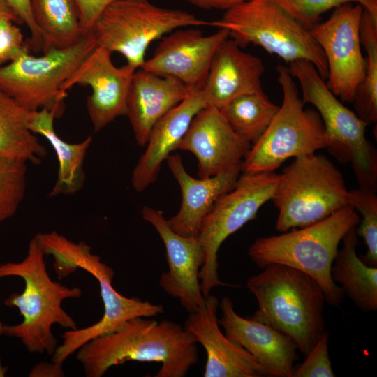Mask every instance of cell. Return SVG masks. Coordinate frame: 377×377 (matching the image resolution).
Instances as JSON below:
<instances>
[{"label": "cell", "mask_w": 377, "mask_h": 377, "mask_svg": "<svg viewBox=\"0 0 377 377\" xmlns=\"http://www.w3.org/2000/svg\"><path fill=\"white\" fill-rule=\"evenodd\" d=\"M210 26V22L149 0H115L98 16L90 32L97 46L122 54L126 64L140 68L149 45L180 28Z\"/></svg>", "instance_id": "30bf717a"}, {"label": "cell", "mask_w": 377, "mask_h": 377, "mask_svg": "<svg viewBox=\"0 0 377 377\" xmlns=\"http://www.w3.org/2000/svg\"><path fill=\"white\" fill-rule=\"evenodd\" d=\"M218 306V298L208 295L198 311L189 313L184 326L205 350L207 362L203 376H269L246 350L221 332L217 318Z\"/></svg>", "instance_id": "ac0fdd59"}, {"label": "cell", "mask_w": 377, "mask_h": 377, "mask_svg": "<svg viewBox=\"0 0 377 377\" xmlns=\"http://www.w3.org/2000/svg\"><path fill=\"white\" fill-rule=\"evenodd\" d=\"M112 54L97 46L61 85L66 92L76 84L91 87L87 109L95 133L118 117L126 116L130 85L138 69L128 64L117 67Z\"/></svg>", "instance_id": "5bb4252c"}, {"label": "cell", "mask_w": 377, "mask_h": 377, "mask_svg": "<svg viewBox=\"0 0 377 377\" xmlns=\"http://www.w3.org/2000/svg\"><path fill=\"white\" fill-rule=\"evenodd\" d=\"M45 256L34 237L22 260L0 264V279L15 276L24 283L21 293H13L4 301L6 306L19 310L22 320L15 325L3 324V335L19 339L29 353L52 356L58 346L53 325H59L66 330L77 328L76 321L64 310L62 303L66 299L82 297V290L54 281L47 272Z\"/></svg>", "instance_id": "7a4b0ae2"}, {"label": "cell", "mask_w": 377, "mask_h": 377, "mask_svg": "<svg viewBox=\"0 0 377 377\" xmlns=\"http://www.w3.org/2000/svg\"><path fill=\"white\" fill-rule=\"evenodd\" d=\"M43 248L47 255L53 256L54 267L59 278L68 276L79 268L92 275L98 282L104 307L103 316L96 323L80 329L66 330L61 335L62 343L52 355V361L64 364L83 344L117 330L126 321L139 316L151 318L164 312L162 305L119 293L112 286L114 270L93 253L85 242H75L54 231L45 237Z\"/></svg>", "instance_id": "5b68a950"}, {"label": "cell", "mask_w": 377, "mask_h": 377, "mask_svg": "<svg viewBox=\"0 0 377 377\" xmlns=\"http://www.w3.org/2000/svg\"><path fill=\"white\" fill-rule=\"evenodd\" d=\"M142 218L150 223L164 243L168 271L159 280L162 289L178 298L188 312L200 309L205 302L199 279L205 255L197 237H188L172 230L161 210L145 206Z\"/></svg>", "instance_id": "2e32d148"}, {"label": "cell", "mask_w": 377, "mask_h": 377, "mask_svg": "<svg viewBox=\"0 0 377 377\" xmlns=\"http://www.w3.org/2000/svg\"><path fill=\"white\" fill-rule=\"evenodd\" d=\"M220 308L219 323L230 340L246 350L269 376L293 377L297 348L288 337L251 318L240 316L228 297H223Z\"/></svg>", "instance_id": "d6986e66"}, {"label": "cell", "mask_w": 377, "mask_h": 377, "mask_svg": "<svg viewBox=\"0 0 377 377\" xmlns=\"http://www.w3.org/2000/svg\"><path fill=\"white\" fill-rule=\"evenodd\" d=\"M206 106L201 89H192L155 124L146 150L132 172L131 184L136 191L145 190L156 181L163 161L177 149L193 117Z\"/></svg>", "instance_id": "7402d4cb"}, {"label": "cell", "mask_w": 377, "mask_h": 377, "mask_svg": "<svg viewBox=\"0 0 377 377\" xmlns=\"http://www.w3.org/2000/svg\"><path fill=\"white\" fill-rule=\"evenodd\" d=\"M251 147L233 131L220 109L206 106L193 117L177 149L193 153L199 177L207 178L242 165Z\"/></svg>", "instance_id": "e0dca14e"}, {"label": "cell", "mask_w": 377, "mask_h": 377, "mask_svg": "<svg viewBox=\"0 0 377 377\" xmlns=\"http://www.w3.org/2000/svg\"><path fill=\"white\" fill-rule=\"evenodd\" d=\"M302 89V101L317 110L327 137V151L339 162L350 163L360 188L376 191L377 156L367 140L368 125L329 89L313 64L298 60L288 67Z\"/></svg>", "instance_id": "ba28073f"}, {"label": "cell", "mask_w": 377, "mask_h": 377, "mask_svg": "<svg viewBox=\"0 0 377 377\" xmlns=\"http://www.w3.org/2000/svg\"><path fill=\"white\" fill-rule=\"evenodd\" d=\"M15 14L21 23H24L30 32L29 47L34 52L43 50V40L36 26L30 7V0H2Z\"/></svg>", "instance_id": "e575fe53"}, {"label": "cell", "mask_w": 377, "mask_h": 377, "mask_svg": "<svg viewBox=\"0 0 377 377\" xmlns=\"http://www.w3.org/2000/svg\"><path fill=\"white\" fill-rule=\"evenodd\" d=\"M359 221L357 212L347 205L315 223L258 238L249 246L248 254L262 269L279 264L307 274L323 288L326 302L339 307L344 292L332 280L331 267L340 242Z\"/></svg>", "instance_id": "277c9868"}, {"label": "cell", "mask_w": 377, "mask_h": 377, "mask_svg": "<svg viewBox=\"0 0 377 377\" xmlns=\"http://www.w3.org/2000/svg\"><path fill=\"white\" fill-rule=\"evenodd\" d=\"M283 101L272 122L251 145L242 172H271L287 159L326 149L327 137L317 111L304 110L298 88L287 66H277Z\"/></svg>", "instance_id": "9c48e42d"}, {"label": "cell", "mask_w": 377, "mask_h": 377, "mask_svg": "<svg viewBox=\"0 0 377 377\" xmlns=\"http://www.w3.org/2000/svg\"><path fill=\"white\" fill-rule=\"evenodd\" d=\"M246 287L258 309L251 318L288 337L304 355L325 332V296L319 283L295 268L270 264L250 277Z\"/></svg>", "instance_id": "3957f363"}, {"label": "cell", "mask_w": 377, "mask_h": 377, "mask_svg": "<svg viewBox=\"0 0 377 377\" xmlns=\"http://www.w3.org/2000/svg\"><path fill=\"white\" fill-rule=\"evenodd\" d=\"M3 324L0 321V336L3 335Z\"/></svg>", "instance_id": "ab89813d"}, {"label": "cell", "mask_w": 377, "mask_h": 377, "mask_svg": "<svg viewBox=\"0 0 377 377\" xmlns=\"http://www.w3.org/2000/svg\"><path fill=\"white\" fill-rule=\"evenodd\" d=\"M61 112L58 108L31 111L29 121L31 132L43 136L57 158V178L50 197L75 194L82 188L85 180L84 161L92 141L91 136L78 143H70L61 138L55 131L54 121Z\"/></svg>", "instance_id": "cb8c5ba5"}, {"label": "cell", "mask_w": 377, "mask_h": 377, "mask_svg": "<svg viewBox=\"0 0 377 377\" xmlns=\"http://www.w3.org/2000/svg\"><path fill=\"white\" fill-rule=\"evenodd\" d=\"M228 38L224 29L208 36L197 29H177L161 38L152 57L140 68L201 89L217 47Z\"/></svg>", "instance_id": "9a60e30c"}, {"label": "cell", "mask_w": 377, "mask_h": 377, "mask_svg": "<svg viewBox=\"0 0 377 377\" xmlns=\"http://www.w3.org/2000/svg\"><path fill=\"white\" fill-rule=\"evenodd\" d=\"M279 110L263 89L240 96L220 109L233 131L251 145L264 133Z\"/></svg>", "instance_id": "83f0119b"}, {"label": "cell", "mask_w": 377, "mask_h": 377, "mask_svg": "<svg viewBox=\"0 0 377 377\" xmlns=\"http://www.w3.org/2000/svg\"><path fill=\"white\" fill-rule=\"evenodd\" d=\"M166 160L182 196L180 209L168 219V224L179 235L197 237L214 203L235 186L242 165L210 177L195 179L187 173L179 154L170 155Z\"/></svg>", "instance_id": "44dd1931"}, {"label": "cell", "mask_w": 377, "mask_h": 377, "mask_svg": "<svg viewBox=\"0 0 377 377\" xmlns=\"http://www.w3.org/2000/svg\"><path fill=\"white\" fill-rule=\"evenodd\" d=\"M360 43L367 52L365 75L354 99L357 115L367 124L377 120V22L363 10Z\"/></svg>", "instance_id": "f1b7e54d"}, {"label": "cell", "mask_w": 377, "mask_h": 377, "mask_svg": "<svg viewBox=\"0 0 377 377\" xmlns=\"http://www.w3.org/2000/svg\"><path fill=\"white\" fill-rule=\"evenodd\" d=\"M329 334L325 331L295 369L293 377H334L328 350Z\"/></svg>", "instance_id": "d6a6232c"}, {"label": "cell", "mask_w": 377, "mask_h": 377, "mask_svg": "<svg viewBox=\"0 0 377 377\" xmlns=\"http://www.w3.org/2000/svg\"><path fill=\"white\" fill-rule=\"evenodd\" d=\"M13 18L0 17V67L14 59L24 49L23 34Z\"/></svg>", "instance_id": "836d02e7"}, {"label": "cell", "mask_w": 377, "mask_h": 377, "mask_svg": "<svg viewBox=\"0 0 377 377\" xmlns=\"http://www.w3.org/2000/svg\"><path fill=\"white\" fill-rule=\"evenodd\" d=\"M96 47L90 31L75 45L50 48L40 57L30 54L25 46L14 59L0 67V90L31 111H63L67 93L61 85Z\"/></svg>", "instance_id": "8fae6325"}, {"label": "cell", "mask_w": 377, "mask_h": 377, "mask_svg": "<svg viewBox=\"0 0 377 377\" xmlns=\"http://www.w3.org/2000/svg\"><path fill=\"white\" fill-rule=\"evenodd\" d=\"M297 22L311 30L320 23L322 15L340 6L355 2L377 22V0H277Z\"/></svg>", "instance_id": "4dcf8cb0"}, {"label": "cell", "mask_w": 377, "mask_h": 377, "mask_svg": "<svg viewBox=\"0 0 377 377\" xmlns=\"http://www.w3.org/2000/svg\"><path fill=\"white\" fill-rule=\"evenodd\" d=\"M343 246L331 267L334 282L341 284L344 293L364 312L377 309V267L370 266L356 252V226L351 228L342 239Z\"/></svg>", "instance_id": "d4e9b609"}, {"label": "cell", "mask_w": 377, "mask_h": 377, "mask_svg": "<svg viewBox=\"0 0 377 377\" xmlns=\"http://www.w3.org/2000/svg\"><path fill=\"white\" fill-rule=\"evenodd\" d=\"M115 0H75L80 21L85 32L91 29L101 13Z\"/></svg>", "instance_id": "d590c367"}, {"label": "cell", "mask_w": 377, "mask_h": 377, "mask_svg": "<svg viewBox=\"0 0 377 377\" xmlns=\"http://www.w3.org/2000/svg\"><path fill=\"white\" fill-rule=\"evenodd\" d=\"M340 171L323 155L297 158L279 174L272 197L278 209L276 229L287 232L320 221L349 205Z\"/></svg>", "instance_id": "52a82bcc"}, {"label": "cell", "mask_w": 377, "mask_h": 377, "mask_svg": "<svg viewBox=\"0 0 377 377\" xmlns=\"http://www.w3.org/2000/svg\"><path fill=\"white\" fill-rule=\"evenodd\" d=\"M27 163L0 155V223L13 216L25 196Z\"/></svg>", "instance_id": "f546056e"}, {"label": "cell", "mask_w": 377, "mask_h": 377, "mask_svg": "<svg viewBox=\"0 0 377 377\" xmlns=\"http://www.w3.org/2000/svg\"><path fill=\"white\" fill-rule=\"evenodd\" d=\"M87 377H101L128 361L160 362L155 377H184L198 361L197 343L184 327L139 316L94 338L76 351Z\"/></svg>", "instance_id": "6da1fadb"}, {"label": "cell", "mask_w": 377, "mask_h": 377, "mask_svg": "<svg viewBox=\"0 0 377 377\" xmlns=\"http://www.w3.org/2000/svg\"><path fill=\"white\" fill-rule=\"evenodd\" d=\"M210 26L226 29L241 47L260 46L290 64L306 60L327 78L323 51L310 30L297 22L277 0H246L225 11Z\"/></svg>", "instance_id": "8992f818"}, {"label": "cell", "mask_w": 377, "mask_h": 377, "mask_svg": "<svg viewBox=\"0 0 377 377\" xmlns=\"http://www.w3.org/2000/svg\"><path fill=\"white\" fill-rule=\"evenodd\" d=\"M178 80L161 76L142 68L133 75L127 98V113L137 144L147 145L155 124L191 92Z\"/></svg>", "instance_id": "603a6c76"}, {"label": "cell", "mask_w": 377, "mask_h": 377, "mask_svg": "<svg viewBox=\"0 0 377 377\" xmlns=\"http://www.w3.org/2000/svg\"><path fill=\"white\" fill-rule=\"evenodd\" d=\"M31 111L0 90V155L39 164L47 154L29 127Z\"/></svg>", "instance_id": "484cf974"}, {"label": "cell", "mask_w": 377, "mask_h": 377, "mask_svg": "<svg viewBox=\"0 0 377 377\" xmlns=\"http://www.w3.org/2000/svg\"><path fill=\"white\" fill-rule=\"evenodd\" d=\"M363 10L360 4L340 6L326 21L310 30L326 58V84L342 102L353 103L365 75L360 35Z\"/></svg>", "instance_id": "4fadbf2b"}, {"label": "cell", "mask_w": 377, "mask_h": 377, "mask_svg": "<svg viewBox=\"0 0 377 377\" xmlns=\"http://www.w3.org/2000/svg\"><path fill=\"white\" fill-rule=\"evenodd\" d=\"M7 16L13 18L17 23H21L20 20L10 8L2 1L0 0V17Z\"/></svg>", "instance_id": "f35d334b"}, {"label": "cell", "mask_w": 377, "mask_h": 377, "mask_svg": "<svg viewBox=\"0 0 377 377\" xmlns=\"http://www.w3.org/2000/svg\"><path fill=\"white\" fill-rule=\"evenodd\" d=\"M264 71L260 57L226 38L217 47L201 89L207 106L221 109L240 96L261 90Z\"/></svg>", "instance_id": "ffe728a7"}, {"label": "cell", "mask_w": 377, "mask_h": 377, "mask_svg": "<svg viewBox=\"0 0 377 377\" xmlns=\"http://www.w3.org/2000/svg\"><path fill=\"white\" fill-rule=\"evenodd\" d=\"M30 7L43 38V53L50 48L69 47L87 33L75 0H30Z\"/></svg>", "instance_id": "4316f807"}, {"label": "cell", "mask_w": 377, "mask_h": 377, "mask_svg": "<svg viewBox=\"0 0 377 377\" xmlns=\"http://www.w3.org/2000/svg\"><path fill=\"white\" fill-rule=\"evenodd\" d=\"M188 3L204 10H227L246 0H184Z\"/></svg>", "instance_id": "74e56055"}, {"label": "cell", "mask_w": 377, "mask_h": 377, "mask_svg": "<svg viewBox=\"0 0 377 377\" xmlns=\"http://www.w3.org/2000/svg\"><path fill=\"white\" fill-rule=\"evenodd\" d=\"M349 205L362 215L360 234L364 239L367 253L363 261L377 265V196L376 192L360 188L349 191Z\"/></svg>", "instance_id": "1f68e13d"}, {"label": "cell", "mask_w": 377, "mask_h": 377, "mask_svg": "<svg viewBox=\"0 0 377 377\" xmlns=\"http://www.w3.org/2000/svg\"><path fill=\"white\" fill-rule=\"evenodd\" d=\"M242 172L235 186L214 203L197 236L205 255L199 273L205 297L216 286H235L219 277V249L228 237L253 219L259 209L272 199L279 179L274 171Z\"/></svg>", "instance_id": "7c38bea8"}, {"label": "cell", "mask_w": 377, "mask_h": 377, "mask_svg": "<svg viewBox=\"0 0 377 377\" xmlns=\"http://www.w3.org/2000/svg\"><path fill=\"white\" fill-rule=\"evenodd\" d=\"M61 363L41 362L36 364L29 373V377H62L64 376Z\"/></svg>", "instance_id": "8d00e7d4"}]
</instances>
